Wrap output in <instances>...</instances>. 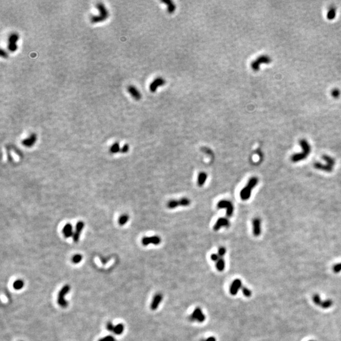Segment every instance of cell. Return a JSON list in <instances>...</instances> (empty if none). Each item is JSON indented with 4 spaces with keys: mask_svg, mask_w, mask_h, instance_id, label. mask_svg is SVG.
Here are the masks:
<instances>
[{
    "mask_svg": "<svg viewBox=\"0 0 341 341\" xmlns=\"http://www.w3.org/2000/svg\"><path fill=\"white\" fill-rule=\"evenodd\" d=\"M299 144L302 148V152L298 153L293 155L291 157V160L293 162H298L301 161L305 159L310 154L311 147L307 140L302 139L299 141Z\"/></svg>",
    "mask_w": 341,
    "mask_h": 341,
    "instance_id": "6da1fadb",
    "label": "cell"
},
{
    "mask_svg": "<svg viewBox=\"0 0 341 341\" xmlns=\"http://www.w3.org/2000/svg\"><path fill=\"white\" fill-rule=\"evenodd\" d=\"M258 183V179L255 176L251 178L248 180L247 184L245 185V186L241 189L239 195L241 200L246 201V200H248L250 198L252 189L257 186Z\"/></svg>",
    "mask_w": 341,
    "mask_h": 341,
    "instance_id": "7a4b0ae2",
    "label": "cell"
},
{
    "mask_svg": "<svg viewBox=\"0 0 341 341\" xmlns=\"http://www.w3.org/2000/svg\"><path fill=\"white\" fill-rule=\"evenodd\" d=\"M96 8L99 11V15H94L90 18V22L92 24H98L99 22H104L107 20L109 17V12L102 3H98L96 5Z\"/></svg>",
    "mask_w": 341,
    "mask_h": 341,
    "instance_id": "3957f363",
    "label": "cell"
},
{
    "mask_svg": "<svg viewBox=\"0 0 341 341\" xmlns=\"http://www.w3.org/2000/svg\"><path fill=\"white\" fill-rule=\"evenodd\" d=\"M70 290V287L68 284L65 285L60 291L58 296V303L62 308H66L68 305V301L65 299V296L68 293Z\"/></svg>",
    "mask_w": 341,
    "mask_h": 341,
    "instance_id": "277c9868",
    "label": "cell"
},
{
    "mask_svg": "<svg viewBox=\"0 0 341 341\" xmlns=\"http://www.w3.org/2000/svg\"><path fill=\"white\" fill-rule=\"evenodd\" d=\"M191 203V201L188 198H182L180 200H170L167 203V207L170 209L175 208L178 206L187 207Z\"/></svg>",
    "mask_w": 341,
    "mask_h": 341,
    "instance_id": "5b68a950",
    "label": "cell"
},
{
    "mask_svg": "<svg viewBox=\"0 0 341 341\" xmlns=\"http://www.w3.org/2000/svg\"><path fill=\"white\" fill-rule=\"evenodd\" d=\"M217 206L219 208H225L226 210V215L227 217H230L233 215L234 206L231 201L227 200H220L217 203Z\"/></svg>",
    "mask_w": 341,
    "mask_h": 341,
    "instance_id": "8992f818",
    "label": "cell"
},
{
    "mask_svg": "<svg viewBox=\"0 0 341 341\" xmlns=\"http://www.w3.org/2000/svg\"><path fill=\"white\" fill-rule=\"evenodd\" d=\"M271 62V59L269 56H265V55L260 56L256 60H255L251 63V67L253 70L257 71L260 68V64H264V63L267 64Z\"/></svg>",
    "mask_w": 341,
    "mask_h": 341,
    "instance_id": "52a82bcc",
    "label": "cell"
},
{
    "mask_svg": "<svg viewBox=\"0 0 341 341\" xmlns=\"http://www.w3.org/2000/svg\"><path fill=\"white\" fill-rule=\"evenodd\" d=\"M18 39H19V35L17 33H12L9 36L8 49L10 52H13L17 50L18 46H17L16 43L18 42Z\"/></svg>",
    "mask_w": 341,
    "mask_h": 341,
    "instance_id": "ba28073f",
    "label": "cell"
},
{
    "mask_svg": "<svg viewBox=\"0 0 341 341\" xmlns=\"http://www.w3.org/2000/svg\"><path fill=\"white\" fill-rule=\"evenodd\" d=\"M189 319L191 321H198V322H203L205 320V316L203 313L201 308L200 307H197L192 314L189 317Z\"/></svg>",
    "mask_w": 341,
    "mask_h": 341,
    "instance_id": "9c48e42d",
    "label": "cell"
},
{
    "mask_svg": "<svg viewBox=\"0 0 341 341\" xmlns=\"http://www.w3.org/2000/svg\"><path fill=\"white\" fill-rule=\"evenodd\" d=\"M161 239L158 236L144 237L142 240V243L144 246H147L150 244L158 245L161 243Z\"/></svg>",
    "mask_w": 341,
    "mask_h": 341,
    "instance_id": "30bf717a",
    "label": "cell"
},
{
    "mask_svg": "<svg viewBox=\"0 0 341 341\" xmlns=\"http://www.w3.org/2000/svg\"><path fill=\"white\" fill-rule=\"evenodd\" d=\"M230 222L229 219L225 217H220L219 218L214 225V230L219 231L222 227H229Z\"/></svg>",
    "mask_w": 341,
    "mask_h": 341,
    "instance_id": "8fae6325",
    "label": "cell"
},
{
    "mask_svg": "<svg viewBox=\"0 0 341 341\" xmlns=\"http://www.w3.org/2000/svg\"><path fill=\"white\" fill-rule=\"evenodd\" d=\"M253 234L255 236H259L261 234V220L259 218H255L252 221Z\"/></svg>",
    "mask_w": 341,
    "mask_h": 341,
    "instance_id": "7c38bea8",
    "label": "cell"
},
{
    "mask_svg": "<svg viewBox=\"0 0 341 341\" xmlns=\"http://www.w3.org/2000/svg\"><path fill=\"white\" fill-rule=\"evenodd\" d=\"M84 222H82V221H79L77 222V225H76V228H75V231L73 234V241L77 243L79 241V238H80V234L84 229Z\"/></svg>",
    "mask_w": 341,
    "mask_h": 341,
    "instance_id": "4fadbf2b",
    "label": "cell"
},
{
    "mask_svg": "<svg viewBox=\"0 0 341 341\" xmlns=\"http://www.w3.org/2000/svg\"><path fill=\"white\" fill-rule=\"evenodd\" d=\"M166 84V80L162 78H157L150 84L149 89L152 92H155L159 86H162Z\"/></svg>",
    "mask_w": 341,
    "mask_h": 341,
    "instance_id": "5bb4252c",
    "label": "cell"
},
{
    "mask_svg": "<svg viewBox=\"0 0 341 341\" xmlns=\"http://www.w3.org/2000/svg\"><path fill=\"white\" fill-rule=\"evenodd\" d=\"M242 288V282L240 279H236L234 280L233 283L231 284L230 287V293L234 296L236 295L238 291Z\"/></svg>",
    "mask_w": 341,
    "mask_h": 341,
    "instance_id": "9a60e30c",
    "label": "cell"
},
{
    "mask_svg": "<svg viewBox=\"0 0 341 341\" xmlns=\"http://www.w3.org/2000/svg\"><path fill=\"white\" fill-rule=\"evenodd\" d=\"M162 300V295L160 293L156 294L151 302L150 308L152 310H156L159 307L161 301Z\"/></svg>",
    "mask_w": 341,
    "mask_h": 341,
    "instance_id": "2e32d148",
    "label": "cell"
},
{
    "mask_svg": "<svg viewBox=\"0 0 341 341\" xmlns=\"http://www.w3.org/2000/svg\"><path fill=\"white\" fill-rule=\"evenodd\" d=\"M128 92L130 93V94L132 96V98H134L135 100L139 101L142 98L141 93H140L139 90L134 86L130 85L128 87Z\"/></svg>",
    "mask_w": 341,
    "mask_h": 341,
    "instance_id": "e0dca14e",
    "label": "cell"
},
{
    "mask_svg": "<svg viewBox=\"0 0 341 341\" xmlns=\"http://www.w3.org/2000/svg\"><path fill=\"white\" fill-rule=\"evenodd\" d=\"M314 167L316 169H319L321 170H324V171H326L328 173H330L332 171L333 167L329 166V164H323L320 162H315L314 164Z\"/></svg>",
    "mask_w": 341,
    "mask_h": 341,
    "instance_id": "ac0fdd59",
    "label": "cell"
},
{
    "mask_svg": "<svg viewBox=\"0 0 341 341\" xmlns=\"http://www.w3.org/2000/svg\"><path fill=\"white\" fill-rule=\"evenodd\" d=\"M36 140H37V135L34 134H32V135H30V137L29 138H27L26 139H24L22 141V144L25 147H30L33 145H34Z\"/></svg>",
    "mask_w": 341,
    "mask_h": 341,
    "instance_id": "d6986e66",
    "label": "cell"
},
{
    "mask_svg": "<svg viewBox=\"0 0 341 341\" xmlns=\"http://www.w3.org/2000/svg\"><path fill=\"white\" fill-rule=\"evenodd\" d=\"M63 234H64L65 237L67 238L73 236L72 225L70 224H66L63 227Z\"/></svg>",
    "mask_w": 341,
    "mask_h": 341,
    "instance_id": "ffe728a7",
    "label": "cell"
},
{
    "mask_svg": "<svg viewBox=\"0 0 341 341\" xmlns=\"http://www.w3.org/2000/svg\"><path fill=\"white\" fill-rule=\"evenodd\" d=\"M162 2L167 5V11L169 13H173L175 11L176 9V6L173 2L170 1V0H163Z\"/></svg>",
    "mask_w": 341,
    "mask_h": 341,
    "instance_id": "44dd1931",
    "label": "cell"
},
{
    "mask_svg": "<svg viewBox=\"0 0 341 341\" xmlns=\"http://www.w3.org/2000/svg\"><path fill=\"white\" fill-rule=\"evenodd\" d=\"M207 179V175L205 172H201L198 176L197 184L199 186H202Z\"/></svg>",
    "mask_w": 341,
    "mask_h": 341,
    "instance_id": "7402d4cb",
    "label": "cell"
},
{
    "mask_svg": "<svg viewBox=\"0 0 341 341\" xmlns=\"http://www.w3.org/2000/svg\"><path fill=\"white\" fill-rule=\"evenodd\" d=\"M216 268L219 272H222L225 268V261L223 258H220L216 261Z\"/></svg>",
    "mask_w": 341,
    "mask_h": 341,
    "instance_id": "603a6c76",
    "label": "cell"
},
{
    "mask_svg": "<svg viewBox=\"0 0 341 341\" xmlns=\"http://www.w3.org/2000/svg\"><path fill=\"white\" fill-rule=\"evenodd\" d=\"M24 286V281L22 280H20V279L15 280L13 282V288L16 290H20V289H22Z\"/></svg>",
    "mask_w": 341,
    "mask_h": 341,
    "instance_id": "cb8c5ba5",
    "label": "cell"
},
{
    "mask_svg": "<svg viewBox=\"0 0 341 341\" xmlns=\"http://www.w3.org/2000/svg\"><path fill=\"white\" fill-rule=\"evenodd\" d=\"M322 158H323V159H324L325 161V162H327V164H329V166L333 167L334 166L335 164V161L334 158H332V157L330 156H327V155H324L323 156V157H322Z\"/></svg>",
    "mask_w": 341,
    "mask_h": 341,
    "instance_id": "d4e9b609",
    "label": "cell"
},
{
    "mask_svg": "<svg viewBox=\"0 0 341 341\" xmlns=\"http://www.w3.org/2000/svg\"><path fill=\"white\" fill-rule=\"evenodd\" d=\"M123 331H124V325L122 324H119L115 327V329H114L113 332L116 335H120L123 332Z\"/></svg>",
    "mask_w": 341,
    "mask_h": 341,
    "instance_id": "484cf974",
    "label": "cell"
},
{
    "mask_svg": "<svg viewBox=\"0 0 341 341\" xmlns=\"http://www.w3.org/2000/svg\"><path fill=\"white\" fill-rule=\"evenodd\" d=\"M332 304H333V302L331 299H327V300H325L324 301H322L320 307L322 308L327 309V308H330L332 305Z\"/></svg>",
    "mask_w": 341,
    "mask_h": 341,
    "instance_id": "4316f807",
    "label": "cell"
},
{
    "mask_svg": "<svg viewBox=\"0 0 341 341\" xmlns=\"http://www.w3.org/2000/svg\"><path fill=\"white\" fill-rule=\"evenodd\" d=\"M120 150V145L118 143H114L112 147H111L110 148V151L111 152L113 153V154H115V153H117Z\"/></svg>",
    "mask_w": 341,
    "mask_h": 341,
    "instance_id": "83f0119b",
    "label": "cell"
},
{
    "mask_svg": "<svg viewBox=\"0 0 341 341\" xmlns=\"http://www.w3.org/2000/svg\"><path fill=\"white\" fill-rule=\"evenodd\" d=\"M129 220V216L126 214H124L123 216H121L120 219H119V224L120 225H125V224H126V222L128 221Z\"/></svg>",
    "mask_w": 341,
    "mask_h": 341,
    "instance_id": "f1b7e54d",
    "label": "cell"
},
{
    "mask_svg": "<svg viewBox=\"0 0 341 341\" xmlns=\"http://www.w3.org/2000/svg\"><path fill=\"white\" fill-rule=\"evenodd\" d=\"M313 301H314L315 305H318V306H320L321 304V302H322V301L321 300V298H320V296L318 294H315L313 295Z\"/></svg>",
    "mask_w": 341,
    "mask_h": 341,
    "instance_id": "f546056e",
    "label": "cell"
},
{
    "mask_svg": "<svg viewBox=\"0 0 341 341\" xmlns=\"http://www.w3.org/2000/svg\"><path fill=\"white\" fill-rule=\"evenodd\" d=\"M241 290H242L243 294L244 296H245L246 297H250V296H252V292H251V291H250L248 288H246V287H244V286H242Z\"/></svg>",
    "mask_w": 341,
    "mask_h": 341,
    "instance_id": "4dcf8cb0",
    "label": "cell"
},
{
    "mask_svg": "<svg viewBox=\"0 0 341 341\" xmlns=\"http://www.w3.org/2000/svg\"><path fill=\"white\" fill-rule=\"evenodd\" d=\"M82 256L80 254L75 255L72 258V261L74 263H79L82 261Z\"/></svg>",
    "mask_w": 341,
    "mask_h": 341,
    "instance_id": "1f68e13d",
    "label": "cell"
},
{
    "mask_svg": "<svg viewBox=\"0 0 341 341\" xmlns=\"http://www.w3.org/2000/svg\"><path fill=\"white\" fill-rule=\"evenodd\" d=\"M335 9L334 8H332L328 11L327 18L330 19V20H332V19L335 18Z\"/></svg>",
    "mask_w": 341,
    "mask_h": 341,
    "instance_id": "d6a6232c",
    "label": "cell"
},
{
    "mask_svg": "<svg viewBox=\"0 0 341 341\" xmlns=\"http://www.w3.org/2000/svg\"><path fill=\"white\" fill-rule=\"evenodd\" d=\"M225 253H226V249L224 247H221L218 250L217 254L220 258H223Z\"/></svg>",
    "mask_w": 341,
    "mask_h": 341,
    "instance_id": "836d02e7",
    "label": "cell"
},
{
    "mask_svg": "<svg viewBox=\"0 0 341 341\" xmlns=\"http://www.w3.org/2000/svg\"><path fill=\"white\" fill-rule=\"evenodd\" d=\"M99 341H116V340L115 339V338L112 337V336H111V335H108V336H106V337H104L102 339H101Z\"/></svg>",
    "mask_w": 341,
    "mask_h": 341,
    "instance_id": "e575fe53",
    "label": "cell"
},
{
    "mask_svg": "<svg viewBox=\"0 0 341 341\" xmlns=\"http://www.w3.org/2000/svg\"><path fill=\"white\" fill-rule=\"evenodd\" d=\"M333 271L335 273H339L341 271V263L335 265L333 267Z\"/></svg>",
    "mask_w": 341,
    "mask_h": 341,
    "instance_id": "d590c367",
    "label": "cell"
},
{
    "mask_svg": "<svg viewBox=\"0 0 341 341\" xmlns=\"http://www.w3.org/2000/svg\"><path fill=\"white\" fill-rule=\"evenodd\" d=\"M115 327L114 326L113 324L111 323V322L109 321L106 324V328H107V330L109 332H113L114 331V329H115Z\"/></svg>",
    "mask_w": 341,
    "mask_h": 341,
    "instance_id": "8d00e7d4",
    "label": "cell"
},
{
    "mask_svg": "<svg viewBox=\"0 0 341 341\" xmlns=\"http://www.w3.org/2000/svg\"><path fill=\"white\" fill-rule=\"evenodd\" d=\"M340 95V91L338 89H334L332 91V96L335 98H337Z\"/></svg>",
    "mask_w": 341,
    "mask_h": 341,
    "instance_id": "74e56055",
    "label": "cell"
},
{
    "mask_svg": "<svg viewBox=\"0 0 341 341\" xmlns=\"http://www.w3.org/2000/svg\"><path fill=\"white\" fill-rule=\"evenodd\" d=\"M211 258L212 260L214 261H217L219 258V256L218 255L217 253H214V254H212L211 256Z\"/></svg>",
    "mask_w": 341,
    "mask_h": 341,
    "instance_id": "f35d334b",
    "label": "cell"
},
{
    "mask_svg": "<svg viewBox=\"0 0 341 341\" xmlns=\"http://www.w3.org/2000/svg\"><path fill=\"white\" fill-rule=\"evenodd\" d=\"M0 54H1V56L3 57V58H7L8 57V53L3 49H1V51H0Z\"/></svg>",
    "mask_w": 341,
    "mask_h": 341,
    "instance_id": "ab89813d",
    "label": "cell"
},
{
    "mask_svg": "<svg viewBox=\"0 0 341 341\" xmlns=\"http://www.w3.org/2000/svg\"><path fill=\"white\" fill-rule=\"evenodd\" d=\"M128 150H129V145L128 144H125L121 149V152L122 153H126L128 151Z\"/></svg>",
    "mask_w": 341,
    "mask_h": 341,
    "instance_id": "60d3db41",
    "label": "cell"
},
{
    "mask_svg": "<svg viewBox=\"0 0 341 341\" xmlns=\"http://www.w3.org/2000/svg\"><path fill=\"white\" fill-rule=\"evenodd\" d=\"M202 341H216V339L214 337H210L207 338V339H205V340H202Z\"/></svg>",
    "mask_w": 341,
    "mask_h": 341,
    "instance_id": "b9f144b4",
    "label": "cell"
},
{
    "mask_svg": "<svg viewBox=\"0 0 341 341\" xmlns=\"http://www.w3.org/2000/svg\"><path fill=\"white\" fill-rule=\"evenodd\" d=\"M310 341H313V340H310Z\"/></svg>",
    "mask_w": 341,
    "mask_h": 341,
    "instance_id": "7bdbcfd3",
    "label": "cell"
}]
</instances>
